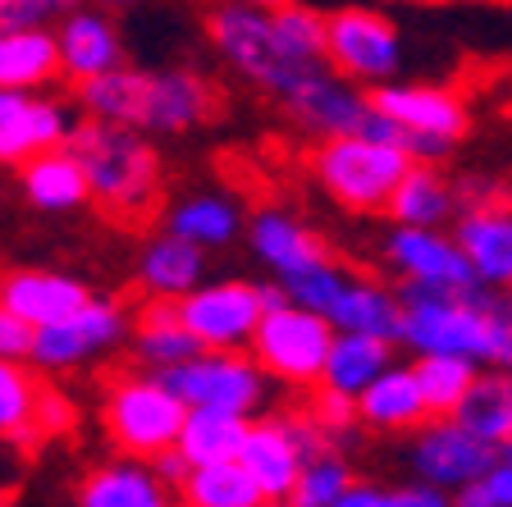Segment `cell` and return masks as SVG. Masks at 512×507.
I'll list each match as a JSON object with an SVG mask.
<instances>
[{
  "label": "cell",
  "mask_w": 512,
  "mask_h": 507,
  "mask_svg": "<svg viewBox=\"0 0 512 507\" xmlns=\"http://www.w3.org/2000/svg\"><path fill=\"white\" fill-rule=\"evenodd\" d=\"M403 338L416 357H462L471 366L508 370L512 361V311L503 288H430L398 284Z\"/></svg>",
  "instance_id": "cell-1"
},
{
  "label": "cell",
  "mask_w": 512,
  "mask_h": 507,
  "mask_svg": "<svg viewBox=\"0 0 512 507\" xmlns=\"http://www.w3.org/2000/svg\"><path fill=\"white\" fill-rule=\"evenodd\" d=\"M78 115L106 119V124L138 128L147 138L156 133H192L220 106V87L197 69H133L119 64L110 74L69 87Z\"/></svg>",
  "instance_id": "cell-2"
},
{
  "label": "cell",
  "mask_w": 512,
  "mask_h": 507,
  "mask_svg": "<svg viewBox=\"0 0 512 507\" xmlns=\"http://www.w3.org/2000/svg\"><path fill=\"white\" fill-rule=\"evenodd\" d=\"M87 183V206H101L115 224H142L165 192V160L138 128L78 115L64 138Z\"/></svg>",
  "instance_id": "cell-3"
},
{
  "label": "cell",
  "mask_w": 512,
  "mask_h": 507,
  "mask_svg": "<svg viewBox=\"0 0 512 507\" xmlns=\"http://www.w3.org/2000/svg\"><path fill=\"white\" fill-rule=\"evenodd\" d=\"M206 37H211L215 55L247 87H256L270 101H279L311 69V64H293L279 51L275 32H270V14L247 5V0H220V5H211L206 10Z\"/></svg>",
  "instance_id": "cell-4"
},
{
  "label": "cell",
  "mask_w": 512,
  "mask_h": 507,
  "mask_svg": "<svg viewBox=\"0 0 512 507\" xmlns=\"http://www.w3.org/2000/svg\"><path fill=\"white\" fill-rule=\"evenodd\" d=\"M183 412L188 407L151 370L110 375L106 389H101V425H106V439L115 444V453H124V457L151 462L156 453L174 448Z\"/></svg>",
  "instance_id": "cell-5"
},
{
  "label": "cell",
  "mask_w": 512,
  "mask_h": 507,
  "mask_svg": "<svg viewBox=\"0 0 512 507\" xmlns=\"http://www.w3.org/2000/svg\"><path fill=\"white\" fill-rule=\"evenodd\" d=\"M412 160L371 138H325L311 151V179L330 201L357 215H384V201Z\"/></svg>",
  "instance_id": "cell-6"
},
{
  "label": "cell",
  "mask_w": 512,
  "mask_h": 507,
  "mask_svg": "<svg viewBox=\"0 0 512 507\" xmlns=\"http://www.w3.org/2000/svg\"><path fill=\"white\" fill-rule=\"evenodd\" d=\"M320 60L357 87H380L403 69V32L375 5H339L325 10Z\"/></svg>",
  "instance_id": "cell-7"
},
{
  "label": "cell",
  "mask_w": 512,
  "mask_h": 507,
  "mask_svg": "<svg viewBox=\"0 0 512 507\" xmlns=\"http://www.w3.org/2000/svg\"><path fill=\"white\" fill-rule=\"evenodd\" d=\"M330 338L334 329L325 316L293 307V302H279V307L261 311L252 338H247V357L261 366L266 380H279L288 389H316Z\"/></svg>",
  "instance_id": "cell-8"
},
{
  "label": "cell",
  "mask_w": 512,
  "mask_h": 507,
  "mask_svg": "<svg viewBox=\"0 0 512 507\" xmlns=\"http://www.w3.org/2000/svg\"><path fill=\"white\" fill-rule=\"evenodd\" d=\"M151 375H160V384L183 407H206V412H229L252 421L270 402V380L247 352H197V357L151 370Z\"/></svg>",
  "instance_id": "cell-9"
},
{
  "label": "cell",
  "mask_w": 512,
  "mask_h": 507,
  "mask_svg": "<svg viewBox=\"0 0 512 507\" xmlns=\"http://www.w3.org/2000/svg\"><path fill=\"white\" fill-rule=\"evenodd\" d=\"M124 338H128V311L115 307V302L92 297V302H83L74 316L32 329L28 366L37 370V375H64V370H78L83 361L119 348Z\"/></svg>",
  "instance_id": "cell-10"
},
{
  "label": "cell",
  "mask_w": 512,
  "mask_h": 507,
  "mask_svg": "<svg viewBox=\"0 0 512 507\" xmlns=\"http://www.w3.org/2000/svg\"><path fill=\"white\" fill-rule=\"evenodd\" d=\"M275 106L284 110V115L293 119L302 133H311L316 142H325V138H357V133L371 124V115H375L371 101H366V87L339 78L325 60L311 64L307 74L288 87Z\"/></svg>",
  "instance_id": "cell-11"
},
{
  "label": "cell",
  "mask_w": 512,
  "mask_h": 507,
  "mask_svg": "<svg viewBox=\"0 0 512 507\" xmlns=\"http://www.w3.org/2000/svg\"><path fill=\"white\" fill-rule=\"evenodd\" d=\"M179 320L202 352H247V338L261 320V297L256 284L243 279H202L179 297Z\"/></svg>",
  "instance_id": "cell-12"
},
{
  "label": "cell",
  "mask_w": 512,
  "mask_h": 507,
  "mask_svg": "<svg viewBox=\"0 0 512 507\" xmlns=\"http://www.w3.org/2000/svg\"><path fill=\"white\" fill-rule=\"evenodd\" d=\"M366 101L394 128H403V133L439 138V142H453V147L471 133V101L448 83H403V78H389L380 87H366Z\"/></svg>",
  "instance_id": "cell-13"
},
{
  "label": "cell",
  "mask_w": 512,
  "mask_h": 507,
  "mask_svg": "<svg viewBox=\"0 0 512 507\" xmlns=\"http://www.w3.org/2000/svg\"><path fill=\"white\" fill-rule=\"evenodd\" d=\"M499 457L508 453L476 439V434H467L453 416H430V421H421L412 430V471L421 476V485H435L444 494L485 476Z\"/></svg>",
  "instance_id": "cell-14"
},
{
  "label": "cell",
  "mask_w": 512,
  "mask_h": 507,
  "mask_svg": "<svg viewBox=\"0 0 512 507\" xmlns=\"http://www.w3.org/2000/svg\"><path fill=\"white\" fill-rule=\"evenodd\" d=\"M74 124V101L55 92H0V169H19L37 151L64 147Z\"/></svg>",
  "instance_id": "cell-15"
},
{
  "label": "cell",
  "mask_w": 512,
  "mask_h": 507,
  "mask_svg": "<svg viewBox=\"0 0 512 507\" xmlns=\"http://www.w3.org/2000/svg\"><path fill=\"white\" fill-rule=\"evenodd\" d=\"M51 37H55V60H60V83L69 87L128 64L124 32H119V23L101 5H83L78 0L74 10L51 28Z\"/></svg>",
  "instance_id": "cell-16"
},
{
  "label": "cell",
  "mask_w": 512,
  "mask_h": 507,
  "mask_svg": "<svg viewBox=\"0 0 512 507\" xmlns=\"http://www.w3.org/2000/svg\"><path fill=\"white\" fill-rule=\"evenodd\" d=\"M384 261L398 270L403 284H430V288H476L471 265L462 261V252L453 247L444 229H407L394 224L389 238H384Z\"/></svg>",
  "instance_id": "cell-17"
},
{
  "label": "cell",
  "mask_w": 512,
  "mask_h": 507,
  "mask_svg": "<svg viewBox=\"0 0 512 507\" xmlns=\"http://www.w3.org/2000/svg\"><path fill=\"white\" fill-rule=\"evenodd\" d=\"M453 247L462 261L471 265L476 284L485 288H508L512 279V211L508 201H490V206H467L453 215Z\"/></svg>",
  "instance_id": "cell-18"
},
{
  "label": "cell",
  "mask_w": 512,
  "mask_h": 507,
  "mask_svg": "<svg viewBox=\"0 0 512 507\" xmlns=\"http://www.w3.org/2000/svg\"><path fill=\"white\" fill-rule=\"evenodd\" d=\"M92 302V288L60 270H0V307L28 329L55 325Z\"/></svg>",
  "instance_id": "cell-19"
},
{
  "label": "cell",
  "mask_w": 512,
  "mask_h": 507,
  "mask_svg": "<svg viewBox=\"0 0 512 507\" xmlns=\"http://www.w3.org/2000/svg\"><path fill=\"white\" fill-rule=\"evenodd\" d=\"M78 507H179V498L151 471V462L115 453L83 476Z\"/></svg>",
  "instance_id": "cell-20"
},
{
  "label": "cell",
  "mask_w": 512,
  "mask_h": 507,
  "mask_svg": "<svg viewBox=\"0 0 512 507\" xmlns=\"http://www.w3.org/2000/svg\"><path fill=\"white\" fill-rule=\"evenodd\" d=\"M238 466H243L252 485L261 489V498H288L293 480L302 471V453L288 434L284 416H261V421H247V434L238 444Z\"/></svg>",
  "instance_id": "cell-21"
},
{
  "label": "cell",
  "mask_w": 512,
  "mask_h": 507,
  "mask_svg": "<svg viewBox=\"0 0 512 507\" xmlns=\"http://www.w3.org/2000/svg\"><path fill=\"white\" fill-rule=\"evenodd\" d=\"M243 229H247L252 252L275 270V279L298 275L302 265L325 261V256H330V247L320 243V233H311L307 224L293 220V215L279 211V206H261V211H252Z\"/></svg>",
  "instance_id": "cell-22"
},
{
  "label": "cell",
  "mask_w": 512,
  "mask_h": 507,
  "mask_svg": "<svg viewBox=\"0 0 512 507\" xmlns=\"http://www.w3.org/2000/svg\"><path fill=\"white\" fill-rule=\"evenodd\" d=\"M352 416L366 430H389V434H412L421 421H430L412 366H394V361L352 398Z\"/></svg>",
  "instance_id": "cell-23"
},
{
  "label": "cell",
  "mask_w": 512,
  "mask_h": 507,
  "mask_svg": "<svg viewBox=\"0 0 512 507\" xmlns=\"http://www.w3.org/2000/svg\"><path fill=\"white\" fill-rule=\"evenodd\" d=\"M325 320H330L334 334H366V338H384V343H398V338H403L398 293L375 284V279L348 275V284L334 297V307L325 311Z\"/></svg>",
  "instance_id": "cell-24"
},
{
  "label": "cell",
  "mask_w": 512,
  "mask_h": 507,
  "mask_svg": "<svg viewBox=\"0 0 512 507\" xmlns=\"http://www.w3.org/2000/svg\"><path fill=\"white\" fill-rule=\"evenodd\" d=\"M128 343H133V352L147 370L179 366V361L202 352L197 338L183 329L179 302H170V297H142V307L128 316Z\"/></svg>",
  "instance_id": "cell-25"
},
{
  "label": "cell",
  "mask_w": 512,
  "mask_h": 507,
  "mask_svg": "<svg viewBox=\"0 0 512 507\" xmlns=\"http://www.w3.org/2000/svg\"><path fill=\"white\" fill-rule=\"evenodd\" d=\"M384 215L407 229H444L453 215H458V201H453V179H448L439 165H407L403 179L394 183L389 201H384Z\"/></svg>",
  "instance_id": "cell-26"
},
{
  "label": "cell",
  "mask_w": 512,
  "mask_h": 507,
  "mask_svg": "<svg viewBox=\"0 0 512 507\" xmlns=\"http://www.w3.org/2000/svg\"><path fill=\"white\" fill-rule=\"evenodd\" d=\"M60 83L51 28H0V92H51Z\"/></svg>",
  "instance_id": "cell-27"
},
{
  "label": "cell",
  "mask_w": 512,
  "mask_h": 507,
  "mask_svg": "<svg viewBox=\"0 0 512 507\" xmlns=\"http://www.w3.org/2000/svg\"><path fill=\"white\" fill-rule=\"evenodd\" d=\"M19 188H23V197L46 215H69V211H83L87 206L83 169L69 156V147H51V151H37L32 160H23Z\"/></svg>",
  "instance_id": "cell-28"
},
{
  "label": "cell",
  "mask_w": 512,
  "mask_h": 507,
  "mask_svg": "<svg viewBox=\"0 0 512 507\" xmlns=\"http://www.w3.org/2000/svg\"><path fill=\"white\" fill-rule=\"evenodd\" d=\"M206 279V252L183 243L174 233H160L142 247L138 256V288L142 297H170L179 302L188 288H197Z\"/></svg>",
  "instance_id": "cell-29"
},
{
  "label": "cell",
  "mask_w": 512,
  "mask_h": 507,
  "mask_svg": "<svg viewBox=\"0 0 512 507\" xmlns=\"http://www.w3.org/2000/svg\"><path fill=\"white\" fill-rule=\"evenodd\" d=\"M453 421L467 434L485 439V444L503 448L512 444V380L508 370H476V380L467 384L462 402L453 407Z\"/></svg>",
  "instance_id": "cell-30"
},
{
  "label": "cell",
  "mask_w": 512,
  "mask_h": 507,
  "mask_svg": "<svg viewBox=\"0 0 512 507\" xmlns=\"http://www.w3.org/2000/svg\"><path fill=\"white\" fill-rule=\"evenodd\" d=\"M247 215L234 197H220V192H197V197L179 201L165 220V233L183 238V243L202 247V252H215V247H229L243 233Z\"/></svg>",
  "instance_id": "cell-31"
},
{
  "label": "cell",
  "mask_w": 512,
  "mask_h": 507,
  "mask_svg": "<svg viewBox=\"0 0 512 507\" xmlns=\"http://www.w3.org/2000/svg\"><path fill=\"white\" fill-rule=\"evenodd\" d=\"M389 361H394V343H384V338L334 334L330 352H325V366H320V389L357 398Z\"/></svg>",
  "instance_id": "cell-32"
},
{
  "label": "cell",
  "mask_w": 512,
  "mask_h": 507,
  "mask_svg": "<svg viewBox=\"0 0 512 507\" xmlns=\"http://www.w3.org/2000/svg\"><path fill=\"white\" fill-rule=\"evenodd\" d=\"M247 434V416H229V412H206V407H188L183 425L174 434V453L188 466H206V462H234L238 444Z\"/></svg>",
  "instance_id": "cell-33"
},
{
  "label": "cell",
  "mask_w": 512,
  "mask_h": 507,
  "mask_svg": "<svg viewBox=\"0 0 512 507\" xmlns=\"http://www.w3.org/2000/svg\"><path fill=\"white\" fill-rule=\"evenodd\" d=\"M46 375L28 366V361L0 357V444L10 448H37V430H32V407H37V389Z\"/></svg>",
  "instance_id": "cell-34"
},
{
  "label": "cell",
  "mask_w": 512,
  "mask_h": 507,
  "mask_svg": "<svg viewBox=\"0 0 512 507\" xmlns=\"http://www.w3.org/2000/svg\"><path fill=\"white\" fill-rule=\"evenodd\" d=\"M179 507H261V489L252 485L238 462H206V466H192L183 485L174 489Z\"/></svg>",
  "instance_id": "cell-35"
},
{
  "label": "cell",
  "mask_w": 512,
  "mask_h": 507,
  "mask_svg": "<svg viewBox=\"0 0 512 507\" xmlns=\"http://www.w3.org/2000/svg\"><path fill=\"white\" fill-rule=\"evenodd\" d=\"M270 14V32L275 46L293 64H320V37H325V10L307 5V0H284Z\"/></svg>",
  "instance_id": "cell-36"
},
{
  "label": "cell",
  "mask_w": 512,
  "mask_h": 507,
  "mask_svg": "<svg viewBox=\"0 0 512 507\" xmlns=\"http://www.w3.org/2000/svg\"><path fill=\"white\" fill-rule=\"evenodd\" d=\"M476 370L471 361L462 357H421L412 366L416 375V389H421V402H426L430 416H453V407L462 402V393H467V384L476 380Z\"/></svg>",
  "instance_id": "cell-37"
},
{
  "label": "cell",
  "mask_w": 512,
  "mask_h": 507,
  "mask_svg": "<svg viewBox=\"0 0 512 507\" xmlns=\"http://www.w3.org/2000/svg\"><path fill=\"white\" fill-rule=\"evenodd\" d=\"M348 275H352V270H343V265L334 261V256H325V261L302 265L298 275L275 279V284L284 288V297L293 302V307H307V311H316V316H325V311L334 307V297L343 293Z\"/></svg>",
  "instance_id": "cell-38"
},
{
  "label": "cell",
  "mask_w": 512,
  "mask_h": 507,
  "mask_svg": "<svg viewBox=\"0 0 512 507\" xmlns=\"http://www.w3.org/2000/svg\"><path fill=\"white\" fill-rule=\"evenodd\" d=\"M348 485H352V466L330 448V453L302 462L298 480H293V489H288V503L293 507H330Z\"/></svg>",
  "instance_id": "cell-39"
},
{
  "label": "cell",
  "mask_w": 512,
  "mask_h": 507,
  "mask_svg": "<svg viewBox=\"0 0 512 507\" xmlns=\"http://www.w3.org/2000/svg\"><path fill=\"white\" fill-rule=\"evenodd\" d=\"M448 507H512V466H508V457H499L485 476H476V480H467V485L453 489V494H448Z\"/></svg>",
  "instance_id": "cell-40"
},
{
  "label": "cell",
  "mask_w": 512,
  "mask_h": 507,
  "mask_svg": "<svg viewBox=\"0 0 512 507\" xmlns=\"http://www.w3.org/2000/svg\"><path fill=\"white\" fill-rule=\"evenodd\" d=\"M78 425V407L69 402V393L55 389V384L42 380V389H37V407H32V430H37V439H60V434H69Z\"/></svg>",
  "instance_id": "cell-41"
},
{
  "label": "cell",
  "mask_w": 512,
  "mask_h": 507,
  "mask_svg": "<svg viewBox=\"0 0 512 507\" xmlns=\"http://www.w3.org/2000/svg\"><path fill=\"white\" fill-rule=\"evenodd\" d=\"M311 421L330 434V444H352V430H357V416H352V398L330 393L316 384V402H311Z\"/></svg>",
  "instance_id": "cell-42"
},
{
  "label": "cell",
  "mask_w": 512,
  "mask_h": 507,
  "mask_svg": "<svg viewBox=\"0 0 512 507\" xmlns=\"http://www.w3.org/2000/svg\"><path fill=\"white\" fill-rule=\"evenodd\" d=\"M78 0H5L0 28H55Z\"/></svg>",
  "instance_id": "cell-43"
},
{
  "label": "cell",
  "mask_w": 512,
  "mask_h": 507,
  "mask_svg": "<svg viewBox=\"0 0 512 507\" xmlns=\"http://www.w3.org/2000/svg\"><path fill=\"white\" fill-rule=\"evenodd\" d=\"M375 507H448V494L416 480V485H407V489H380Z\"/></svg>",
  "instance_id": "cell-44"
},
{
  "label": "cell",
  "mask_w": 512,
  "mask_h": 507,
  "mask_svg": "<svg viewBox=\"0 0 512 507\" xmlns=\"http://www.w3.org/2000/svg\"><path fill=\"white\" fill-rule=\"evenodd\" d=\"M453 201H458V211H467V206H490V201H508V192H503V183H494V179L467 174V179H453Z\"/></svg>",
  "instance_id": "cell-45"
},
{
  "label": "cell",
  "mask_w": 512,
  "mask_h": 507,
  "mask_svg": "<svg viewBox=\"0 0 512 507\" xmlns=\"http://www.w3.org/2000/svg\"><path fill=\"white\" fill-rule=\"evenodd\" d=\"M28 343H32V329L23 325V320H14L5 307H0V357L28 361Z\"/></svg>",
  "instance_id": "cell-46"
},
{
  "label": "cell",
  "mask_w": 512,
  "mask_h": 507,
  "mask_svg": "<svg viewBox=\"0 0 512 507\" xmlns=\"http://www.w3.org/2000/svg\"><path fill=\"white\" fill-rule=\"evenodd\" d=\"M151 471H156V476L165 480V485H170V489H179V485H183V476H188L192 466L183 462V457L174 453V448H165V453H156V457H151Z\"/></svg>",
  "instance_id": "cell-47"
},
{
  "label": "cell",
  "mask_w": 512,
  "mask_h": 507,
  "mask_svg": "<svg viewBox=\"0 0 512 507\" xmlns=\"http://www.w3.org/2000/svg\"><path fill=\"white\" fill-rule=\"evenodd\" d=\"M375 494H380L375 485H357V480H352V485L343 489V494L334 498L330 507H375Z\"/></svg>",
  "instance_id": "cell-48"
},
{
  "label": "cell",
  "mask_w": 512,
  "mask_h": 507,
  "mask_svg": "<svg viewBox=\"0 0 512 507\" xmlns=\"http://www.w3.org/2000/svg\"><path fill=\"white\" fill-rule=\"evenodd\" d=\"M128 5H142V0H101V10H128Z\"/></svg>",
  "instance_id": "cell-49"
},
{
  "label": "cell",
  "mask_w": 512,
  "mask_h": 507,
  "mask_svg": "<svg viewBox=\"0 0 512 507\" xmlns=\"http://www.w3.org/2000/svg\"><path fill=\"white\" fill-rule=\"evenodd\" d=\"M247 5H256V10H275V5H284V0H247Z\"/></svg>",
  "instance_id": "cell-50"
},
{
  "label": "cell",
  "mask_w": 512,
  "mask_h": 507,
  "mask_svg": "<svg viewBox=\"0 0 512 507\" xmlns=\"http://www.w3.org/2000/svg\"><path fill=\"white\" fill-rule=\"evenodd\" d=\"M261 507H293V503H288V498H266Z\"/></svg>",
  "instance_id": "cell-51"
},
{
  "label": "cell",
  "mask_w": 512,
  "mask_h": 507,
  "mask_svg": "<svg viewBox=\"0 0 512 507\" xmlns=\"http://www.w3.org/2000/svg\"><path fill=\"white\" fill-rule=\"evenodd\" d=\"M0 507H14V503H10V498H5V494H0Z\"/></svg>",
  "instance_id": "cell-52"
},
{
  "label": "cell",
  "mask_w": 512,
  "mask_h": 507,
  "mask_svg": "<svg viewBox=\"0 0 512 507\" xmlns=\"http://www.w3.org/2000/svg\"><path fill=\"white\" fill-rule=\"evenodd\" d=\"M0 5H5V0H0Z\"/></svg>",
  "instance_id": "cell-53"
}]
</instances>
